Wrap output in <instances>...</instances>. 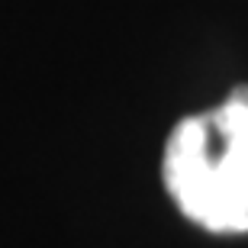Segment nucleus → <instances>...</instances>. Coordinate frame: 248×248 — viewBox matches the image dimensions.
I'll list each match as a JSON object with an SVG mask.
<instances>
[{
  "mask_svg": "<svg viewBox=\"0 0 248 248\" xmlns=\"http://www.w3.org/2000/svg\"><path fill=\"white\" fill-rule=\"evenodd\" d=\"M161 181L177 210L206 232H248V87L171 129Z\"/></svg>",
  "mask_w": 248,
  "mask_h": 248,
  "instance_id": "f257e3e1",
  "label": "nucleus"
}]
</instances>
